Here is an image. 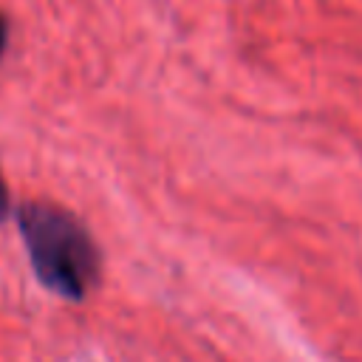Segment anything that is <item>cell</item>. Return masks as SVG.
Returning <instances> with one entry per match:
<instances>
[{"label": "cell", "instance_id": "6da1fadb", "mask_svg": "<svg viewBox=\"0 0 362 362\" xmlns=\"http://www.w3.org/2000/svg\"><path fill=\"white\" fill-rule=\"evenodd\" d=\"M14 218L37 280L65 300H85L102 272L99 246L88 226L71 209L51 201H25Z\"/></svg>", "mask_w": 362, "mask_h": 362}, {"label": "cell", "instance_id": "7a4b0ae2", "mask_svg": "<svg viewBox=\"0 0 362 362\" xmlns=\"http://www.w3.org/2000/svg\"><path fill=\"white\" fill-rule=\"evenodd\" d=\"M11 215V195H8V187L3 181V173H0V223H6Z\"/></svg>", "mask_w": 362, "mask_h": 362}, {"label": "cell", "instance_id": "3957f363", "mask_svg": "<svg viewBox=\"0 0 362 362\" xmlns=\"http://www.w3.org/2000/svg\"><path fill=\"white\" fill-rule=\"evenodd\" d=\"M6 45H8V20H6V14L0 11V57H3Z\"/></svg>", "mask_w": 362, "mask_h": 362}]
</instances>
